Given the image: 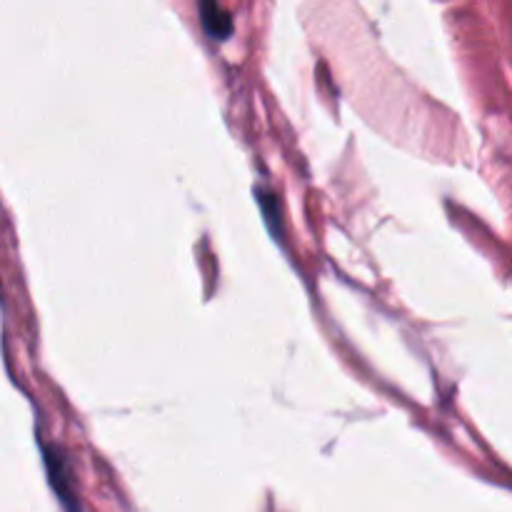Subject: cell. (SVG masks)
<instances>
[{
    "label": "cell",
    "mask_w": 512,
    "mask_h": 512,
    "mask_svg": "<svg viewBox=\"0 0 512 512\" xmlns=\"http://www.w3.org/2000/svg\"><path fill=\"white\" fill-rule=\"evenodd\" d=\"M45 468H48V478L53 490L58 493V498L63 500L65 508H75L73 500V483H70V463L63 453L53 448H45Z\"/></svg>",
    "instance_id": "cell-1"
},
{
    "label": "cell",
    "mask_w": 512,
    "mask_h": 512,
    "mask_svg": "<svg viewBox=\"0 0 512 512\" xmlns=\"http://www.w3.org/2000/svg\"><path fill=\"white\" fill-rule=\"evenodd\" d=\"M200 20L210 38L215 40H225L233 33V20L225 10H220L218 0H200Z\"/></svg>",
    "instance_id": "cell-2"
},
{
    "label": "cell",
    "mask_w": 512,
    "mask_h": 512,
    "mask_svg": "<svg viewBox=\"0 0 512 512\" xmlns=\"http://www.w3.org/2000/svg\"><path fill=\"white\" fill-rule=\"evenodd\" d=\"M258 198H260V203H263V210H265V215H273V210H270L268 200L263 198V193H260ZM280 233H283V225H280V213H278V210H275V225H273V235H280Z\"/></svg>",
    "instance_id": "cell-3"
}]
</instances>
